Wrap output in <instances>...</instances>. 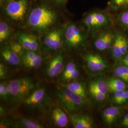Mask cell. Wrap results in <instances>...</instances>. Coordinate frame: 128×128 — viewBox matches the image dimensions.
<instances>
[{
  "label": "cell",
  "mask_w": 128,
  "mask_h": 128,
  "mask_svg": "<svg viewBox=\"0 0 128 128\" xmlns=\"http://www.w3.org/2000/svg\"><path fill=\"white\" fill-rule=\"evenodd\" d=\"M61 12L44 0H35L28 14L26 22L33 30L44 33L53 28L60 19Z\"/></svg>",
  "instance_id": "6da1fadb"
},
{
  "label": "cell",
  "mask_w": 128,
  "mask_h": 128,
  "mask_svg": "<svg viewBox=\"0 0 128 128\" xmlns=\"http://www.w3.org/2000/svg\"><path fill=\"white\" fill-rule=\"evenodd\" d=\"M35 0H2L0 2L1 16L15 23L26 22Z\"/></svg>",
  "instance_id": "7a4b0ae2"
},
{
  "label": "cell",
  "mask_w": 128,
  "mask_h": 128,
  "mask_svg": "<svg viewBox=\"0 0 128 128\" xmlns=\"http://www.w3.org/2000/svg\"><path fill=\"white\" fill-rule=\"evenodd\" d=\"M8 86L11 101L14 104H19L27 98L34 85L30 78H22L11 81Z\"/></svg>",
  "instance_id": "3957f363"
},
{
  "label": "cell",
  "mask_w": 128,
  "mask_h": 128,
  "mask_svg": "<svg viewBox=\"0 0 128 128\" xmlns=\"http://www.w3.org/2000/svg\"><path fill=\"white\" fill-rule=\"evenodd\" d=\"M86 35L76 24L69 22L64 28V44L69 48L76 49L82 46Z\"/></svg>",
  "instance_id": "277c9868"
},
{
  "label": "cell",
  "mask_w": 128,
  "mask_h": 128,
  "mask_svg": "<svg viewBox=\"0 0 128 128\" xmlns=\"http://www.w3.org/2000/svg\"><path fill=\"white\" fill-rule=\"evenodd\" d=\"M57 96L63 105L70 112L81 109L86 104V99L74 94L64 86L58 92Z\"/></svg>",
  "instance_id": "5b68a950"
},
{
  "label": "cell",
  "mask_w": 128,
  "mask_h": 128,
  "mask_svg": "<svg viewBox=\"0 0 128 128\" xmlns=\"http://www.w3.org/2000/svg\"><path fill=\"white\" fill-rule=\"evenodd\" d=\"M88 89L92 97L99 102L105 101L110 90L108 81L101 76L92 78L88 82Z\"/></svg>",
  "instance_id": "8992f818"
},
{
  "label": "cell",
  "mask_w": 128,
  "mask_h": 128,
  "mask_svg": "<svg viewBox=\"0 0 128 128\" xmlns=\"http://www.w3.org/2000/svg\"><path fill=\"white\" fill-rule=\"evenodd\" d=\"M64 28H52L44 33L42 42L46 48L51 50H60L64 43Z\"/></svg>",
  "instance_id": "52a82bcc"
},
{
  "label": "cell",
  "mask_w": 128,
  "mask_h": 128,
  "mask_svg": "<svg viewBox=\"0 0 128 128\" xmlns=\"http://www.w3.org/2000/svg\"><path fill=\"white\" fill-rule=\"evenodd\" d=\"M16 38L20 43L25 50L36 52L40 48L38 37L35 34L20 30L16 33Z\"/></svg>",
  "instance_id": "ba28073f"
},
{
  "label": "cell",
  "mask_w": 128,
  "mask_h": 128,
  "mask_svg": "<svg viewBox=\"0 0 128 128\" xmlns=\"http://www.w3.org/2000/svg\"><path fill=\"white\" fill-rule=\"evenodd\" d=\"M88 69L92 72L104 71L108 68L107 61L100 55L94 53H88L84 57Z\"/></svg>",
  "instance_id": "9c48e42d"
},
{
  "label": "cell",
  "mask_w": 128,
  "mask_h": 128,
  "mask_svg": "<svg viewBox=\"0 0 128 128\" xmlns=\"http://www.w3.org/2000/svg\"><path fill=\"white\" fill-rule=\"evenodd\" d=\"M114 34L110 30L102 32L94 41V46L96 49L101 51H104L111 48L114 40Z\"/></svg>",
  "instance_id": "30bf717a"
},
{
  "label": "cell",
  "mask_w": 128,
  "mask_h": 128,
  "mask_svg": "<svg viewBox=\"0 0 128 128\" xmlns=\"http://www.w3.org/2000/svg\"><path fill=\"white\" fill-rule=\"evenodd\" d=\"M64 60L62 55H56L48 63L46 69L47 76L50 78L57 76L64 69Z\"/></svg>",
  "instance_id": "8fae6325"
},
{
  "label": "cell",
  "mask_w": 128,
  "mask_h": 128,
  "mask_svg": "<svg viewBox=\"0 0 128 128\" xmlns=\"http://www.w3.org/2000/svg\"><path fill=\"white\" fill-rule=\"evenodd\" d=\"M68 116L75 128H92L94 127L92 118L86 115L68 113Z\"/></svg>",
  "instance_id": "7c38bea8"
},
{
  "label": "cell",
  "mask_w": 128,
  "mask_h": 128,
  "mask_svg": "<svg viewBox=\"0 0 128 128\" xmlns=\"http://www.w3.org/2000/svg\"><path fill=\"white\" fill-rule=\"evenodd\" d=\"M122 112V108L116 106H112L104 110L102 119L105 124L110 126L114 124L119 118Z\"/></svg>",
  "instance_id": "4fadbf2b"
},
{
  "label": "cell",
  "mask_w": 128,
  "mask_h": 128,
  "mask_svg": "<svg viewBox=\"0 0 128 128\" xmlns=\"http://www.w3.org/2000/svg\"><path fill=\"white\" fill-rule=\"evenodd\" d=\"M0 54L3 59L10 65L17 66L20 64V56L10 48L9 45L4 46L1 49Z\"/></svg>",
  "instance_id": "5bb4252c"
},
{
  "label": "cell",
  "mask_w": 128,
  "mask_h": 128,
  "mask_svg": "<svg viewBox=\"0 0 128 128\" xmlns=\"http://www.w3.org/2000/svg\"><path fill=\"white\" fill-rule=\"evenodd\" d=\"M92 12L96 23V30L107 26L110 22V18L107 13L101 10H93Z\"/></svg>",
  "instance_id": "9a60e30c"
},
{
  "label": "cell",
  "mask_w": 128,
  "mask_h": 128,
  "mask_svg": "<svg viewBox=\"0 0 128 128\" xmlns=\"http://www.w3.org/2000/svg\"><path fill=\"white\" fill-rule=\"evenodd\" d=\"M52 118L55 125L60 128L66 127L68 123L67 115L59 108H56L53 110Z\"/></svg>",
  "instance_id": "2e32d148"
},
{
  "label": "cell",
  "mask_w": 128,
  "mask_h": 128,
  "mask_svg": "<svg viewBox=\"0 0 128 128\" xmlns=\"http://www.w3.org/2000/svg\"><path fill=\"white\" fill-rule=\"evenodd\" d=\"M13 32L12 28L9 20L1 17L0 20V43H2L7 40L12 36Z\"/></svg>",
  "instance_id": "e0dca14e"
},
{
  "label": "cell",
  "mask_w": 128,
  "mask_h": 128,
  "mask_svg": "<svg viewBox=\"0 0 128 128\" xmlns=\"http://www.w3.org/2000/svg\"><path fill=\"white\" fill-rule=\"evenodd\" d=\"M45 93V89H39L34 92L30 96H28L24 102L28 105L39 104L44 100Z\"/></svg>",
  "instance_id": "ac0fdd59"
},
{
  "label": "cell",
  "mask_w": 128,
  "mask_h": 128,
  "mask_svg": "<svg viewBox=\"0 0 128 128\" xmlns=\"http://www.w3.org/2000/svg\"><path fill=\"white\" fill-rule=\"evenodd\" d=\"M122 33L115 34L114 40L111 47V53L113 58L115 61H120L122 58L121 45Z\"/></svg>",
  "instance_id": "d6986e66"
},
{
  "label": "cell",
  "mask_w": 128,
  "mask_h": 128,
  "mask_svg": "<svg viewBox=\"0 0 128 128\" xmlns=\"http://www.w3.org/2000/svg\"><path fill=\"white\" fill-rule=\"evenodd\" d=\"M108 86L110 91L112 92L125 90L126 89L127 84L119 78H111L108 81Z\"/></svg>",
  "instance_id": "ffe728a7"
},
{
  "label": "cell",
  "mask_w": 128,
  "mask_h": 128,
  "mask_svg": "<svg viewBox=\"0 0 128 128\" xmlns=\"http://www.w3.org/2000/svg\"><path fill=\"white\" fill-rule=\"evenodd\" d=\"M64 86L67 87L74 94H78L79 96L82 97V98L86 99V94L85 88L83 84L81 82H73L69 83L68 84Z\"/></svg>",
  "instance_id": "44dd1931"
},
{
  "label": "cell",
  "mask_w": 128,
  "mask_h": 128,
  "mask_svg": "<svg viewBox=\"0 0 128 128\" xmlns=\"http://www.w3.org/2000/svg\"><path fill=\"white\" fill-rule=\"evenodd\" d=\"M17 123L20 127L25 128H43L44 126L37 121L20 117L17 119Z\"/></svg>",
  "instance_id": "7402d4cb"
},
{
  "label": "cell",
  "mask_w": 128,
  "mask_h": 128,
  "mask_svg": "<svg viewBox=\"0 0 128 128\" xmlns=\"http://www.w3.org/2000/svg\"><path fill=\"white\" fill-rule=\"evenodd\" d=\"M115 76L119 78L128 84V68L122 64L117 66L114 71Z\"/></svg>",
  "instance_id": "603a6c76"
},
{
  "label": "cell",
  "mask_w": 128,
  "mask_h": 128,
  "mask_svg": "<svg viewBox=\"0 0 128 128\" xmlns=\"http://www.w3.org/2000/svg\"><path fill=\"white\" fill-rule=\"evenodd\" d=\"M108 5L110 9L121 11L128 9V0H110Z\"/></svg>",
  "instance_id": "cb8c5ba5"
},
{
  "label": "cell",
  "mask_w": 128,
  "mask_h": 128,
  "mask_svg": "<svg viewBox=\"0 0 128 128\" xmlns=\"http://www.w3.org/2000/svg\"><path fill=\"white\" fill-rule=\"evenodd\" d=\"M83 24L89 30H96V23L92 10L86 14L82 20Z\"/></svg>",
  "instance_id": "d4e9b609"
},
{
  "label": "cell",
  "mask_w": 128,
  "mask_h": 128,
  "mask_svg": "<svg viewBox=\"0 0 128 128\" xmlns=\"http://www.w3.org/2000/svg\"><path fill=\"white\" fill-rule=\"evenodd\" d=\"M113 101L117 105H123L128 101V90L126 89L122 91L114 92Z\"/></svg>",
  "instance_id": "484cf974"
},
{
  "label": "cell",
  "mask_w": 128,
  "mask_h": 128,
  "mask_svg": "<svg viewBox=\"0 0 128 128\" xmlns=\"http://www.w3.org/2000/svg\"><path fill=\"white\" fill-rule=\"evenodd\" d=\"M24 66L29 68H35L40 66L42 62V58L40 55H38L35 59L22 61Z\"/></svg>",
  "instance_id": "4316f807"
},
{
  "label": "cell",
  "mask_w": 128,
  "mask_h": 128,
  "mask_svg": "<svg viewBox=\"0 0 128 128\" xmlns=\"http://www.w3.org/2000/svg\"><path fill=\"white\" fill-rule=\"evenodd\" d=\"M61 12L66 9L68 0H44Z\"/></svg>",
  "instance_id": "83f0119b"
},
{
  "label": "cell",
  "mask_w": 128,
  "mask_h": 128,
  "mask_svg": "<svg viewBox=\"0 0 128 128\" xmlns=\"http://www.w3.org/2000/svg\"><path fill=\"white\" fill-rule=\"evenodd\" d=\"M9 46L10 48L20 56H21L22 57L26 51L20 43L17 40L10 41Z\"/></svg>",
  "instance_id": "f1b7e54d"
},
{
  "label": "cell",
  "mask_w": 128,
  "mask_h": 128,
  "mask_svg": "<svg viewBox=\"0 0 128 128\" xmlns=\"http://www.w3.org/2000/svg\"><path fill=\"white\" fill-rule=\"evenodd\" d=\"M0 96L1 99L7 102L10 98V92L8 86V84L4 82L0 84Z\"/></svg>",
  "instance_id": "f546056e"
},
{
  "label": "cell",
  "mask_w": 128,
  "mask_h": 128,
  "mask_svg": "<svg viewBox=\"0 0 128 128\" xmlns=\"http://www.w3.org/2000/svg\"><path fill=\"white\" fill-rule=\"evenodd\" d=\"M120 12L118 16L119 22L125 28L128 30V8Z\"/></svg>",
  "instance_id": "4dcf8cb0"
},
{
  "label": "cell",
  "mask_w": 128,
  "mask_h": 128,
  "mask_svg": "<svg viewBox=\"0 0 128 128\" xmlns=\"http://www.w3.org/2000/svg\"><path fill=\"white\" fill-rule=\"evenodd\" d=\"M77 69L76 64L73 62H69L66 65V68L64 69L63 73V78L68 76L69 74L72 73L74 70Z\"/></svg>",
  "instance_id": "1f68e13d"
},
{
  "label": "cell",
  "mask_w": 128,
  "mask_h": 128,
  "mask_svg": "<svg viewBox=\"0 0 128 128\" xmlns=\"http://www.w3.org/2000/svg\"><path fill=\"white\" fill-rule=\"evenodd\" d=\"M80 75V72L78 68L74 70L72 73L69 74L68 76H66L64 79L66 80H75L79 78Z\"/></svg>",
  "instance_id": "d6a6232c"
},
{
  "label": "cell",
  "mask_w": 128,
  "mask_h": 128,
  "mask_svg": "<svg viewBox=\"0 0 128 128\" xmlns=\"http://www.w3.org/2000/svg\"><path fill=\"white\" fill-rule=\"evenodd\" d=\"M120 124L124 127L128 128V113L124 115L120 122Z\"/></svg>",
  "instance_id": "836d02e7"
},
{
  "label": "cell",
  "mask_w": 128,
  "mask_h": 128,
  "mask_svg": "<svg viewBox=\"0 0 128 128\" xmlns=\"http://www.w3.org/2000/svg\"><path fill=\"white\" fill-rule=\"evenodd\" d=\"M7 74V70L4 64H0V78L2 79L4 78Z\"/></svg>",
  "instance_id": "e575fe53"
},
{
  "label": "cell",
  "mask_w": 128,
  "mask_h": 128,
  "mask_svg": "<svg viewBox=\"0 0 128 128\" xmlns=\"http://www.w3.org/2000/svg\"><path fill=\"white\" fill-rule=\"evenodd\" d=\"M122 64H124L128 68V53L120 60Z\"/></svg>",
  "instance_id": "d590c367"
},
{
  "label": "cell",
  "mask_w": 128,
  "mask_h": 128,
  "mask_svg": "<svg viewBox=\"0 0 128 128\" xmlns=\"http://www.w3.org/2000/svg\"><path fill=\"white\" fill-rule=\"evenodd\" d=\"M2 0H0V1H2Z\"/></svg>",
  "instance_id": "8d00e7d4"
}]
</instances>
